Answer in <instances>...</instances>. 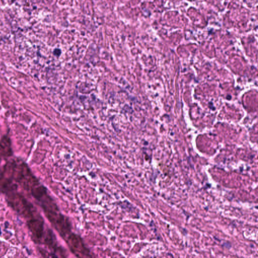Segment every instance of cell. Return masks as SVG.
Wrapping results in <instances>:
<instances>
[{
  "label": "cell",
  "instance_id": "3957f363",
  "mask_svg": "<svg viewBox=\"0 0 258 258\" xmlns=\"http://www.w3.org/2000/svg\"><path fill=\"white\" fill-rule=\"evenodd\" d=\"M71 251L78 257H90V251L78 234L73 233L66 240Z\"/></svg>",
  "mask_w": 258,
  "mask_h": 258
},
{
  "label": "cell",
  "instance_id": "277c9868",
  "mask_svg": "<svg viewBox=\"0 0 258 258\" xmlns=\"http://www.w3.org/2000/svg\"><path fill=\"white\" fill-rule=\"evenodd\" d=\"M13 155L11 145L8 139L4 138L0 141V162Z\"/></svg>",
  "mask_w": 258,
  "mask_h": 258
},
{
  "label": "cell",
  "instance_id": "6da1fadb",
  "mask_svg": "<svg viewBox=\"0 0 258 258\" xmlns=\"http://www.w3.org/2000/svg\"><path fill=\"white\" fill-rule=\"evenodd\" d=\"M14 181L18 187L35 200L52 226L66 240L73 233L71 223L60 212L47 188L34 174L29 166H25L18 173Z\"/></svg>",
  "mask_w": 258,
  "mask_h": 258
},
{
  "label": "cell",
  "instance_id": "7a4b0ae2",
  "mask_svg": "<svg viewBox=\"0 0 258 258\" xmlns=\"http://www.w3.org/2000/svg\"><path fill=\"white\" fill-rule=\"evenodd\" d=\"M8 205L25 221L30 236L36 244H42L47 233L44 220L36 207L15 188L9 187L2 191Z\"/></svg>",
  "mask_w": 258,
  "mask_h": 258
}]
</instances>
